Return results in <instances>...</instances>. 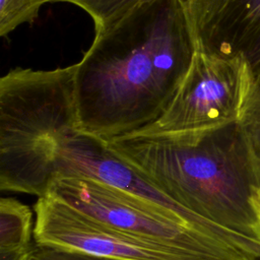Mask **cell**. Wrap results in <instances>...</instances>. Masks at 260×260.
<instances>
[{
    "label": "cell",
    "mask_w": 260,
    "mask_h": 260,
    "mask_svg": "<svg viewBox=\"0 0 260 260\" xmlns=\"http://www.w3.org/2000/svg\"><path fill=\"white\" fill-rule=\"evenodd\" d=\"M197 50L185 0H149L94 35L76 63L77 128L106 141L157 119Z\"/></svg>",
    "instance_id": "obj_1"
},
{
    "label": "cell",
    "mask_w": 260,
    "mask_h": 260,
    "mask_svg": "<svg viewBox=\"0 0 260 260\" xmlns=\"http://www.w3.org/2000/svg\"><path fill=\"white\" fill-rule=\"evenodd\" d=\"M197 50L243 56L260 77V0H185Z\"/></svg>",
    "instance_id": "obj_8"
},
{
    "label": "cell",
    "mask_w": 260,
    "mask_h": 260,
    "mask_svg": "<svg viewBox=\"0 0 260 260\" xmlns=\"http://www.w3.org/2000/svg\"><path fill=\"white\" fill-rule=\"evenodd\" d=\"M76 64L16 67L0 78V189L14 188L49 158L57 139L77 128Z\"/></svg>",
    "instance_id": "obj_3"
},
{
    "label": "cell",
    "mask_w": 260,
    "mask_h": 260,
    "mask_svg": "<svg viewBox=\"0 0 260 260\" xmlns=\"http://www.w3.org/2000/svg\"><path fill=\"white\" fill-rule=\"evenodd\" d=\"M149 0H50V2L71 3L85 11L92 19L94 35L102 34L133 9Z\"/></svg>",
    "instance_id": "obj_10"
},
{
    "label": "cell",
    "mask_w": 260,
    "mask_h": 260,
    "mask_svg": "<svg viewBox=\"0 0 260 260\" xmlns=\"http://www.w3.org/2000/svg\"><path fill=\"white\" fill-rule=\"evenodd\" d=\"M69 177L91 179L115 187L157 205L195 229L240 248L238 243L240 235L226 231L184 208L118 155L106 140L78 128L70 129L61 135L46 162L22 181L14 192L42 197L54 180Z\"/></svg>",
    "instance_id": "obj_6"
},
{
    "label": "cell",
    "mask_w": 260,
    "mask_h": 260,
    "mask_svg": "<svg viewBox=\"0 0 260 260\" xmlns=\"http://www.w3.org/2000/svg\"><path fill=\"white\" fill-rule=\"evenodd\" d=\"M31 260H118L107 257L93 256L67 250H60L46 246H35Z\"/></svg>",
    "instance_id": "obj_12"
},
{
    "label": "cell",
    "mask_w": 260,
    "mask_h": 260,
    "mask_svg": "<svg viewBox=\"0 0 260 260\" xmlns=\"http://www.w3.org/2000/svg\"><path fill=\"white\" fill-rule=\"evenodd\" d=\"M34 210L39 246L118 260H220L121 231L51 195L39 197Z\"/></svg>",
    "instance_id": "obj_7"
},
{
    "label": "cell",
    "mask_w": 260,
    "mask_h": 260,
    "mask_svg": "<svg viewBox=\"0 0 260 260\" xmlns=\"http://www.w3.org/2000/svg\"><path fill=\"white\" fill-rule=\"evenodd\" d=\"M252 105L260 107V77L256 81V91H255V96H254Z\"/></svg>",
    "instance_id": "obj_15"
},
{
    "label": "cell",
    "mask_w": 260,
    "mask_h": 260,
    "mask_svg": "<svg viewBox=\"0 0 260 260\" xmlns=\"http://www.w3.org/2000/svg\"><path fill=\"white\" fill-rule=\"evenodd\" d=\"M32 211L12 197L0 199V260H31Z\"/></svg>",
    "instance_id": "obj_9"
},
{
    "label": "cell",
    "mask_w": 260,
    "mask_h": 260,
    "mask_svg": "<svg viewBox=\"0 0 260 260\" xmlns=\"http://www.w3.org/2000/svg\"><path fill=\"white\" fill-rule=\"evenodd\" d=\"M255 91L256 74L246 58L196 50L186 76L165 111L135 132L180 133L243 122Z\"/></svg>",
    "instance_id": "obj_5"
},
{
    "label": "cell",
    "mask_w": 260,
    "mask_h": 260,
    "mask_svg": "<svg viewBox=\"0 0 260 260\" xmlns=\"http://www.w3.org/2000/svg\"><path fill=\"white\" fill-rule=\"evenodd\" d=\"M246 248L252 253V260H260V244L247 240Z\"/></svg>",
    "instance_id": "obj_14"
},
{
    "label": "cell",
    "mask_w": 260,
    "mask_h": 260,
    "mask_svg": "<svg viewBox=\"0 0 260 260\" xmlns=\"http://www.w3.org/2000/svg\"><path fill=\"white\" fill-rule=\"evenodd\" d=\"M45 195L137 237L220 260H252L251 253L195 229L176 214L91 179H56Z\"/></svg>",
    "instance_id": "obj_4"
},
{
    "label": "cell",
    "mask_w": 260,
    "mask_h": 260,
    "mask_svg": "<svg viewBox=\"0 0 260 260\" xmlns=\"http://www.w3.org/2000/svg\"><path fill=\"white\" fill-rule=\"evenodd\" d=\"M243 124L245 125L254 148L260 157V107L252 105Z\"/></svg>",
    "instance_id": "obj_13"
},
{
    "label": "cell",
    "mask_w": 260,
    "mask_h": 260,
    "mask_svg": "<svg viewBox=\"0 0 260 260\" xmlns=\"http://www.w3.org/2000/svg\"><path fill=\"white\" fill-rule=\"evenodd\" d=\"M107 143L184 208L260 244V157L243 122Z\"/></svg>",
    "instance_id": "obj_2"
},
{
    "label": "cell",
    "mask_w": 260,
    "mask_h": 260,
    "mask_svg": "<svg viewBox=\"0 0 260 260\" xmlns=\"http://www.w3.org/2000/svg\"><path fill=\"white\" fill-rule=\"evenodd\" d=\"M50 0H0V36L5 38L21 24H32L41 7Z\"/></svg>",
    "instance_id": "obj_11"
}]
</instances>
